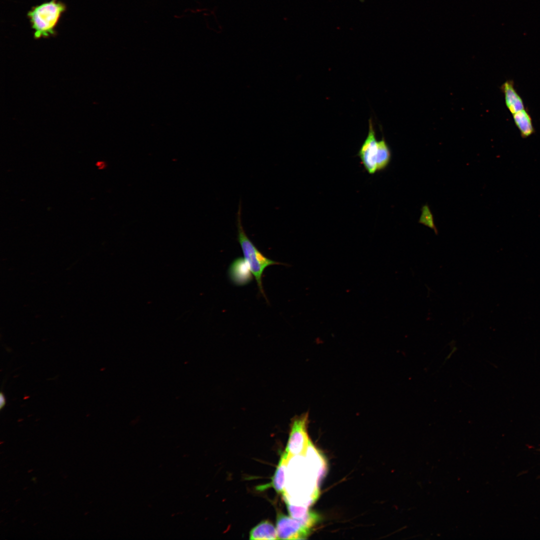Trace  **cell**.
<instances>
[{
  "label": "cell",
  "mask_w": 540,
  "mask_h": 540,
  "mask_svg": "<svg viewBox=\"0 0 540 540\" xmlns=\"http://www.w3.org/2000/svg\"><path fill=\"white\" fill-rule=\"evenodd\" d=\"M457 540H500L488 517L476 515L469 519L458 534Z\"/></svg>",
  "instance_id": "cell-3"
},
{
  "label": "cell",
  "mask_w": 540,
  "mask_h": 540,
  "mask_svg": "<svg viewBox=\"0 0 540 540\" xmlns=\"http://www.w3.org/2000/svg\"><path fill=\"white\" fill-rule=\"evenodd\" d=\"M131 9L117 0H101L65 14L54 28L72 79L95 76L112 68L111 56Z\"/></svg>",
  "instance_id": "cell-1"
},
{
  "label": "cell",
  "mask_w": 540,
  "mask_h": 540,
  "mask_svg": "<svg viewBox=\"0 0 540 540\" xmlns=\"http://www.w3.org/2000/svg\"><path fill=\"white\" fill-rule=\"evenodd\" d=\"M474 479L488 518L500 540H529L540 531V518L532 515L509 491L494 471L483 443V408L477 410L473 427Z\"/></svg>",
  "instance_id": "cell-2"
}]
</instances>
